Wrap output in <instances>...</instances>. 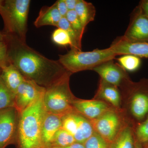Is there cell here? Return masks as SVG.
<instances>
[{
  "instance_id": "6da1fadb",
  "label": "cell",
  "mask_w": 148,
  "mask_h": 148,
  "mask_svg": "<svg viewBox=\"0 0 148 148\" xmlns=\"http://www.w3.org/2000/svg\"><path fill=\"white\" fill-rule=\"evenodd\" d=\"M8 38L10 42L7 44L10 62L25 79L46 88L69 72L58 60L47 58L15 36L10 35Z\"/></svg>"
},
{
  "instance_id": "7a4b0ae2",
  "label": "cell",
  "mask_w": 148,
  "mask_h": 148,
  "mask_svg": "<svg viewBox=\"0 0 148 148\" xmlns=\"http://www.w3.org/2000/svg\"><path fill=\"white\" fill-rule=\"evenodd\" d=\"M43 96L20 113L15 143L17 148H45L42 138V126L46 112Z\"/></svg>"
},
{
  "instance_id": "3957f363",
  "label": "cell",
  "mask_w": 148,
  "mask_h": 148,
  "mask_svg": "<svg viewBox=\"0 0 148 148\" xmlns=\"http://www.w3.org/2000/svg\"><path fill=\"white\" fill-rule=\"evenodd\" d=\"M58 61L68 71L72 74L93 70L102 63L114 60L117 56L110 47L88 51L70 50L66 54L59 55Z\"/></svg>"
},
{
  "instance_id": "277c9868",
  "label": "cell",
  "mask_w": 148,
  "mask_h": 148,
  "mask_svg": "<svg viewBox=\"0 0 148 148\" xmlns=\"http://www.w3.org/2000/svg\"><path fill=\"white\" fill-rule=\"evenodd\" d=\"M30 0L3 1L0 10L7 33L26 42Z\"/></svg>"
},
{
  "instance_id": "5b68a950",
  "label": "cell",
  "mask_w": 148,
  "mask_h": 148,
  "mask_svg": "<svg viewBox=\"0 0 148 148\" xmlns=\"http://www.w3.org/2000/svg\"><path fill=\"white\" fill-rule=\"evenodd\" d=\"M71 74L68 72L58 81L46 88L43 102L46 112L63 116L75 111L73 104L76 98L69 86Z\"/></svg>"
},
{
  "instance_id": "8992f818",
  "label": "cell",
  "mask_w": 148,
  "mask_h": 148,
  "mask_svg": "<svg viewBox=\"0 0 148 148\" xmlns=\"http://www.w3.org/2000/svg\"><path fill=\"white\" fill-rule=\"evenodd\" d=\"M120 86L126 88L130 95V110L132 116L137 121L142 122L148 116V79L137 83L127 79Z\"/></svg>"
},
{
  "instance_id": "52a82bcc",
  "label": "cell",
  "mask_w": 148,
  "mask_h": 148,
  "mask_svg": "<svg viewBox=\"0 0 148 148\" xmlns=\"http://www.w3.org/2000/svg\"><path fill=\"white\" fill-rule=\"evenodd\" d=\"M19 116L15 107L0 111V148L16 143Z\"/></svg>"
},
{
  "instance_id": "ba28073f",
  "label": "cell",
  "mask_w": 148,
  "mask_h": 148,
  "mask_svg": "<svg viewBox=\"0 0 148 148\" xmlns=\"http://www.w3.org/2000/svg\"><path fill=\"white\" fill-rule=\"evenodd\" d=\"M122 37L132 42H148V18L139 5L132 11L129 25Z\"/></svg>"
},
{
  "instance_id": "9c48e42d",
  "label": "cell",
  "mask_w": 148,
  "mask_h": 148,
  "mask_svg": "<svg viewBox=\"0 0 148 148\" xmlns=\"http://www.w3.org/2000/svg\"><path fill=\"white\" fill-rule=\"evenodd\" d=\"M46 88L34 82L25 79L15 95V108L21 113L44 95Z\"/></svg>"
},
{
  "instance_id": "30bf717a",
  "label": "cell",
  "mask_w": 148,
  "mask_h": 148,
  "mask_svg": "<svg viewBox=\"0 0 148 148\" xmlns=\"http://www.w3.org/2000/svg\"><path fill=\"white\" fill-rule=\"evenodd\" d=\"M94 121L93 128L108 144L117 135L120 125L119 118L113 111L108 110Z\"/></svg>"
},
{
  "instance_id": "8fae6325",
  "label": "cell",
  "mask_w": 148,
  "mask_h": 148,
  "mask_svg": "<svg viewBox=\"0 0 148 148\" xmlns=\"http://www.w3.org/2000/svg\"><path fill=\"white\" fill-rule=\"evenodd\" d=\"M93 71L104 81L117 87L128 79L126 71L119 64L115 63L114 60L102 63L95 67Z\"/></svg>"
},
{
  "instance_id": "7c38bea8",
  "label": "cell",
  "mask_w": 148,
  "mask_h": 148,
  "mask_svg": "<svg viewBox=\"0 0 148 148\" xmlns=\"http://www.w3.org/2000/svg\"><path fill=\"white\" fill-rule=\"evenodd\" d=\"M109 47L116 56L130 54L148 58V42H132L121 36L114 40Z\"/></svg>"
},
{
  "instance_id": "4fadbf2b",
  "label": "cell",
  "mask_w": 148,
  "mask_h": 148,
  "mask_svg": "<svg viewBox=\"0 0 148 148\" xmlns=\"http://www.w3.org/2000/svg\"><path fill=\"white\" fill-rule=\"evenodd\" d=\"M73 106L78 112L93 120L98 118L109 110L106 103L98 100H83L76 98Z\"/></svg>"
},
{
  "instance_id": "5bb4252c",
  "label": "cell",
  "mask_w": 148,
  "mask_h": 148,
  "mask_svg": "<svg viewBox=\"0 0 148 148\" xmlns=\"http://www.w3.org/2000/svg\"><path fill=\"white\" fill-rule=\"evenodd\" d=\"M62 116L46 112L42 126V138L45 148H50L56 133L62 128Z\"/></svg>"
},
{
  "instance_id": "9a60e30c",
  "label": "cell",
  "mask_w": 148,
  "mask_h": 148,
  "mask_svg": "<svg viewBox=\"0 0 148 148\" xmlns=\"http://www.w3.org/2000/svg\"><path fill=\"white\" fill-rule=\"evenodd\" d=\"M0 75L9 89L15 95L20 84L25 80L22 74L13 64H10L1 69Z\"/></svg>"
},
{
  "instance_id": "2e32d148",
  "label": "cell",
  "mask_w": 148,
  "mask_h": 148,
  "mask_svg": "<svg viewBox=\"0 0 148 148\" xmlns=\"http://www.w3.org/2000/svg\"><path fill=\"white\" fill-rule=\"evenodd\" d=\"M62 17L55 2L50 6L46 7L41 9L34 24L37 28L45 26L56 27Z\"/></svg>"
},
{
  "instance_id": "e0dca14e",
  "label": "cell",
  "mask_w": 148,
  "mask_h": 148,
  "mask_svg": "<svg viewBox=\"0 0 148 148\" xmlns=\"http://www.w3.org/2000/svg\"><path fill=\"white\" fill-rule=\"evenodd\" d=\"M117 86L100 80L97 95L99 98L111 103L115 107L120 105L121 97Z\"/></svg>"
},
{
  "instance_id": "ac0fdd59",
  "label": "cell",
  "mask_w": 148,
  "mask_h": 148,
  "mask_svg": "<svg viewBox=\"0 0 148 148\" xmlns=\"http://www.w3.org/2000/svg\"><path fill=\"white\" fill-rule=\"evenodd\" d=\"M75 115L77 125L74 138L76 143L84 144L93 134L94 128L91 123L76 111Z\"/></svg>"
},
{
  "instance_id": "d6986e66",
  "label": "cell",
  "mask_w": 148,
  "mask_h": 148,
  "mask_svg": "<svg viewBox=\"0 0 148 148\" xmlns=\"http://www.w3.org/2000/svg\"><path fill=\"white\" fill-rule=\"evenodd\" d=\"M75 10L85 28L95 19L96 9L92 3L84 0H78Z\"/></svg>"
},
{
  "instance_id": "ffe728a7",
  "label": "cell",
  "mask_w": 148,
  "mask_h": 148,
  "mask_svg": "<svg viewBox=\"0 0 148 148\" xmlns=\"http://www.w3.org/2000/svg\"><path fill=\"white\" fill-rule=\"evenodd\" d=\"M132 129L129 126L124 128L109 145L110 148H135V142Z\"/></svg>"
},
{
  "instance_id": "44dd1931",
  "label": "cell",
  "mask_w": 148,
  "mask_h": 148,
  "mask_svg": "<svg viewBox=\"0 0 148 148\" xmlns=\"http://www.w3.org/2000/svg\"><path fill=\"white\" fill-rule=\"evenodd\" d=\"M15 107V95L9 89L0 75V111Z\"/></svg>"
},
{
  "instance_id": "7402d4cb",
  "label": "cell",
  "mask_w": 148,
  "mask_h": 148,
  "mask_svg": "<svg viewBox=\"0 0 148 148\" xmlns=\"http://www.w3.org/2000/svg\"><path fill=\"white\" fill-rule=\"evenodd\" d=\"M76 143L73 136L61 128L54 135L50 148L63 147Z\"/></svg>"
},
{
  "instance_id": "603a6c76",
  "label": "cell",
  "mask_w": 148,
  "mask_h": 148,
  "mask_svg": "<svg viewBox=\"0 0 148 148\" xmlns=\"http://www.w3.org/2000/svg\"><path fill=\"white\" fill-rule=\"evenodd\" d=\"M66 17L75 32L79 43L82 46L83 35L85 28L83 26L75 10L69 11Z\"/></svg>"
},
{
  "instance_id": "cb8c5ba5",
  "label": "cell",
  "mask_w": 148,
  "mask_h": 148,
  "mask_svg": "<svg viewBox=\"0 0 148 148\" xmlns=\"http://www.w3.org/2000/svg\"><path fill=\"white\" fill-rule=\"evenodd\" d=\"M117 60L119 64L127 71H135L140 68L141 65V58L134 55H123Z\"/></svg>"
},
{
  "instance_id": "d4e9b609",
  "label": "cell",
  "mask_w": 148,
  "mask_h": 148,
  "mask_svg": "<svg viewBox=\"0 0 148 148\" xmlns=\"http://www.w3.org/2000/svg\"><path fill=\"white\" fill-rule=\"evenodd\" d=\"M56 27L63 29L69 35L71 40L72 46L71 47V50L82 51V46L80 45L79 43L75 34L66 17H62L57 24Z\"/></svg>"
},
{
  "instance_id": "484cf974",
  "label": "cell",
  "mask_w": 148,
  "mask_h": 148,
  "mask_svg": "<svg viewBox=\"0 0 148 148\" xmlns=\"http://www.w3.org/2000/svg\"><path fill=\"white\" fill-rule=\"evenodd\" d=\"M75 112V110L74 111L62 116V128L73 137L77 125Z\"/></svg>"
},
{
  "instance_id": "4316f807",
  "label": "cell",
  "mask_w": 148,
  "mask_h": 148,
  "mask_svg": "<svg viewBox=\"0 0 148 148\" xmlns=\"http://www.w3.org/2000/svg\"><path fill=\"white\" fill-rule=\"evenodd\" d=\"M52 41L56 45L61 46H72L71 40L68 33L63 29L57 28L51 35Z\"/></svg>"
},
{
  "instance_id": "83f0119b",
  "label": "cell",
  "mask_w": 148,
  "mask_h": 148,
  "mask_svg": "<svg viewBox=\"0 0 148 148\" xmlns=\"http://www.w3.org/2000/svg\"><path fill=\"white\" fill-rule=\"evenodd\" d=\"M84 145L85 148H110L108 143L95 131Z\"/></svg>"
},
{
  "instance_id": "f1b7e54d",
  "label": "cell",
  "mask_w": 148,
  "mask_h": 148,
  "mask_svg": "<svg viewBox=\"0 0 148 148\" xmlns=\"http://www.w3.org/2000/svg\"><path fill=\"white\" fill-rule=\"evenodd\" d=\"M135 135L136 140L142 145L148 143V116L145 121L138 125Z\"/></svg>"
},
{
  "instance_id": "f546056e",
  "label": "cell",
  "mask_w": 148,
  "mask_h": 148,
  "mask_svg": "<svg viewBox=\"0 0 148 148\" xmlns=\"http://www.w3.org/2000/svg\"><path fill=\"white\" fill-rule=\"evenodd\" d=\"M10 64L7 44L4 41H0V69Z\"/></svg>"
},
{
  "instance_id": "4dcf8cb0",
  "label": "cell",
  "mask_w": 148,
  "mask_h": 148,
  "mask_svg": "<svg viewBox=\"0 0 148 148\" xmlns=\"http://www.w3.org/2000/svg\"><path fill=\"white\" fill-rule=\"evenodd\" d=\"M57 8L62 17H66L69 10L67 8L65 0H58L56 2Z\"/></svg>"
},
{
  "instance_id": "1f68e13d",
  "label": "cell",
  "mask_w": 148,
  "mask_h": 148,
  "mask_svg": "<svg viewBox=\"0 0 148 148\" xmlns=\"http://www.w3.org/2000/svg\"><path fill=\"white\" fill-rule=\"evenodd\" d=\"M138 5L144 14L148 18V0L140 1Z\"/></svg>"
},
{
  "instance_id": "d6a6232c",
  "label": "cell",
  "mask_w": 148,
  "mask_h": 148,
  "mask_svg": "<svg viewBox=\"0 0 148 148\" xmlns=\"http://www.w3.org/2000/svg\"><path fill=\"white\" fill-rule=\"evenodd\" d=\"M65 1L69 11L75 10L78 0H65Z\"/></svg>"
},
{
  "instance_id": "836d02e7",
  "label": "cell",
  "mask_w": 148,
  "mask_h": 148,
  "mask_svg": "<svg viewBox=\"0 0 148 148\" xmlns=\"http://www.w3.org/2000/svg\"><path fill=\"white\" fill-rule=\"evenodd\" d=\"M51 148H85L84 145L81 143H75L70 145L63 147H52Z\"/></svg>"
},
{
  "instance_id": "e575fe53",
  "label": "cell",
  "mask_w": 148,
  "mask_h": 148,
  "mask_svg": "<svg viewBox=\"0 0 148 148\" xmlns=\"http://www.w3.org/2000/svg\"><path fill=\"white\" fill-rule=\"evenodd\" d=\"M142 145H143L136 140L135 142V148H143Z\"/></svg>"
},
{
  "instance_id": "d590c367",
  "label": "cell",
  "mask_w": 148,
  "mask_h": 148,
  "mask_svg": "<svg viewBox=\"0 0 148 148\" xmlns=\"http://www.w3.org/2000/svg\"><path fill=\"white\" fill-rule=\"evenodd\" d=\"M5 39V36L0 32V41H4Z\"/></svg>"
},
{
  "instance_id": "8d00e7d4",
  "label": "cell",
  "mask_w": 148,
  "mask_h": 148,
  "mask_svg": "<svg viewBox=\"0 0 148 148\" xmlns=\"http://www.w3.org/2000/svg\"><path fill=\"white\" fill-rule=\"evenodd\" d=\"M3 2V1L0 0V10H1V8L2 6Z\"/></svg>"
},
{
  "instance_id": "74e56055",
  "label": "cell",
  "mask_w": 148,
  "mask_h": 148,
  "mask_svg": "<svg viewBox=\"0 0 148 148\" xmlns=\"http://www.w3.org/2000/svg\"><path fill=\"white\" fill-rule=\"evenodd\" d=\"M147 144H148V143H147ZM147 148H148V146H147Z\"/></svg>"
}]
</instances>
